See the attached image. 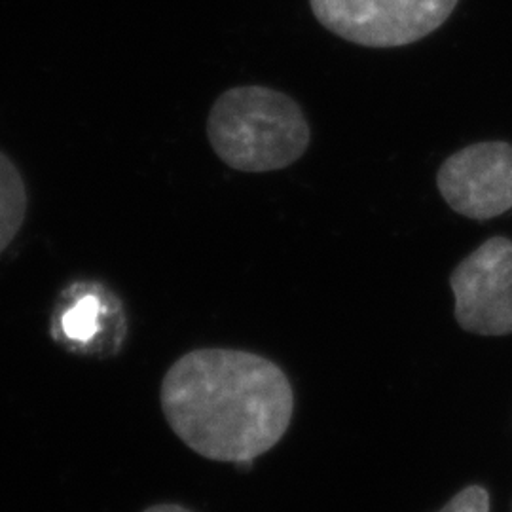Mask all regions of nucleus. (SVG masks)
<instances>
[{"mask_svg":"<svg viewBox=\"0 0 512 512\" xmlns=\"http://www.w3.org/2000/svg\"><path fill=\"white\" fill-rule=\"evenodd\" d=\"M160 401L169 427L190 450L228 463L272 450L294 412L285 372L239 349L188 351L167 370Z\"/></svg>","mask_w":512,"mask_h":512,"instance_id":"1","label":"nucleus"},{"mask_svg":"<svg viewBox=\"0 0 512 512\" xmlns=\"http://www.w3.org/2000/svg\"><path fill=\"white\" fill-rule=\"evenodd\" d=\"M207 137L228 167L243 173L279 171L310 147V124L298 103L264 86L219 95L207 118Z\"/></svg>","mask_w":512,"mask_h":512,"instance_id":"2","label":"nucleus"},{"mask_svg":"<svg viewBox=\"0 0 512 512\" xmlns=\"http://www.w3.org/2000/svg\"><path fill=\"white\" fill-rule=\"evenodd\" d=\"M459 0H310L336 37L368 48H397L437 31Z\"/></svg>","mask_w":512,"mask_h":512,"instance_id":"3","label":"nucleus"},{"mask_svg":"<svg viewBox=\"0 0 512 512\" xmlns=\"http://www.w3.org/2000/svg\"><path fill=\"white\" fill-rule=\"evenodd\" d=\"M450 283L463 329L482 336L512 332V241H486L459 264Z\"/></svg>","mask_w":512,"mask_h":512,"instance_id":"4","label":"nucleus"},{"mask_svg":"<svg viewBox=\"0 0 512 512\" xmlns=\"http://www.w3.org/2000/svg\"><path fill=\"white\" fill-rule=\"evenodd\" d=\"M440 194L452 209L471 219H492L512 207V147L482 143L446 160Z\"/></svg>","mask_w":512,"mask_h":512,"instance_id":"5","label":"nucleus"},{"mask_svg":"<svg viewBox=\"0 0 512 512\" xmlns=\"http://www.w3.org/2000/svg\"><path fill=\"white\" fill-rule=\"evenodd\" d=\"M27 215V186L14 162L0 150V255L18 236Z\"/></svg>","mask_w":512,"mask_h":512,"instance_id":"6","label":"nucleus"},{"mask_svg":"<svg viewBox=\"0 0 512 512\" xmlns=\"http://www.w3.org/2000/svg\"><path fill=\"white\" fill-rule=\"evenodd\" d=\"M101 304L95 296H82L71 310L61 317V330L71 340H88L99 329L97 319L101 315Z\"/></svg>","mask_w":512,"mask_h":512,"instance_id":"7","label":"nucleus"},{"mask_svg":"<svg viewBox=\"0 0 512 512\" xmlns=\"http://www.w3.org/2000/svg\"><path fill=\"white\" fill-rule=\"evenodd\" d=\"M440 512H490V499L486 490L473 486L456 495Z\"/></svg>","mask_w":512,"mask_h":512,"instance_id":"8","label":"nucleus"},{"mask_svg":"<svg viewBox=\"0 0 512 512\" xmlns=\"http://www.w3.org/2000/svg\"><path fill=\"white\" fill-rule=\"evenodd\" d=\"M145 512H192L183 505H175V503H164V505H154Z\"/></svg>","mask_w":512,"mask_h":512,"instance_id":"9","label":"nucleus"}]
</instances>
